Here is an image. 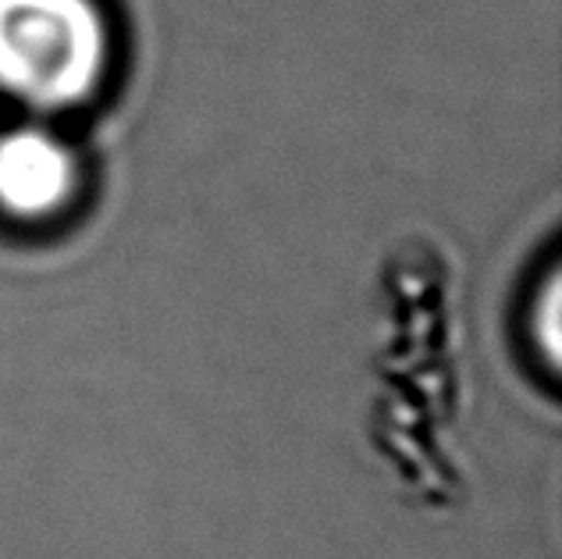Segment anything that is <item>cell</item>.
<instances>
[{"mask_svg":"<svg viewBox=\"0 0 562 559\" xmlns=\"http://www.w3.org/2000/svg\"><path fill=\"white\" fill-rule=\"evenodd\" d=\"M79 157L50 128L0 132V214L22 225L61 217L79 200Z\"/></svg>","mask_w":562,"mask_h":559,"instance_id":"7a4b0ae2","label":"cell"},{"mask_svg":"<svg viewBox=\"0 0 562 559\" xmlns=\"http://www.w3.org/2000/svg\"><path fill=\"white\" fill-rule=\"evenodd\" d=\"M111 22L100 0H0V97L36 114L76 111L103 90Z\"/></svg>","mask_w":562,"mask_h":559,"instance_id":"6da1fadb","label":"cell"}]
</instances>
